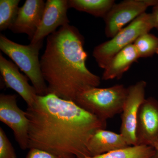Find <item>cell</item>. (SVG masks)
Returning a JSON list of instances; mask_svg holds the SVG:
<instances>
[{
  "instance_id": "cell-1",
  "label": "cell",
  "mask_w": 158,
  "mask_h": 158,
  "mask_svg": "<svg viewBox=\"0 0 158 158\" xmlns=\"http://www.w3.org/2000/svg\"><path fill=\"white\" fill-rule=\"evenodd\" d=\"M26 112L30 122L29 149L38 148L58 156H90V138L106 127V120L52 94L37 95Z\"/></svg>"
},
{
  "instance_id": "cell-2",
  "label": "cell",
  "mask_w": 158,
  "mask_h": 158,
  "mask_svg": "<svg viewBox=\"0 0 158 158\" xmlns=\"http://www.w3.org/2000/svg\"><path fill=\"white\" fill-rule=\"evenodd\" d=\"M84 40L79 30L69 24L47 37L40 63L48 94L75 102L83 91L100 85V77L86 66Z\"/></svg>"
},
{
  "instance_id": "cell-3",
  "label": "cell",
  "mask_w": 158,
  "mask_h": 158,
  "mask_svg": "<svg viewBox=\"0 0 158 158\" xmlns=\"http://www.w3.org/2000/svg\"><path fill=\"white\" fill-rule=\"evenodd\" d=\"M43 43L23 45L10 40L5 35H0V49L13 61L28 78L37 95L48 94L46 82L40 66L39 52Z\"/></svg>"
},
{
  "instance_id": "cell-4",
  "label": "cell",
  "mask_w": 158,
  "mask_h": 158,
  "mask_svg": "<svg viewBox=\"0 0 158 158\" xmlns=\"http://www.w3.org/2000/svg\"><path fill=\"white\" fill-rule=\"evenodd\" d=\"M127 95V88L116 85L106 88L94 87L83 91L75 102L98 118L106 120L122 113Z\"/></svg>"
},
{
  "instance_id": "cell-5",
  "label": "cell",
  "mask_w": 158,
  "mask_h": 158,
  "mask_svg": "<svg viewBox=\"0 0 158 158\" xmlns=\"http://www.w3.org/2000/svg\"><path fill=\"white\" fill-rule=\"evenodd\" d=\"M154 28L150 13L144 12L124 27L110 40L94 49L93 56L100 68L104 69L118 52L132 44L138 37Z\"/></svg>"
},
{
  "instance_id": "cell-6",
  "label": "cell",
  "mask_w": 158,
  "mask_h": 158,
  "mask_svg": "<svg viewBox=\"0 0 158 158\" xmlns=\"http://www.w3.org/2000/svg\"><path fill=\"white\" fill-rule=\"evenodd\" d=\"M15 94L0 95V120L13 131L15 139L23 150L29 149L30 122L26 111L17 104Z\"/></svg>"
},
{
  "instance_id": "cell-7",
  "label": "cell",
  "mask_w": 158,
  "mask_h": 158,
  "mask_svg": "<svg viewBox=\"0 0 158 158\" xmlns=\"http://www.w3.org/2000/svg\"><path fill=\"white\" fill-rule=\"evenodd\" d=\"M158 0H125L115 3L104 19L105 33L108 38H112L124 26L146 12L150 6H153Z\"/></svg>"
},
{
  "instance_id": "cell-8",
  "label": "cell",
  "mask_w": 158,
  "mask_h": 158,
  "mask_svg": "<svg viewBox=\"0 0 158 158\" xmlns=\"http://www.w3.org/2000/svg\"><path fill=\"white\" fill-rule=\"evenodd\" d=\"M147 83L140 81L127 88V95L121 117L120 133L128 144L137 145L136 129L137 118L140 106L145 99Z\"/></svg>"
},
{
  "instance_id": "cell-9",
  "label": "cell",
  "mask_w": 158,
  "mask_h": 158,
  "mask_svg": "<svg viewBox=\"0 0 158 158\" xmlns=\"http://www.w3.org/2000/svg\"><path fill=\"white\" fill-rule=\"evenodd\" d=\"M67 0H47L42 19L31 43H43L44 39L57 31L59 27L69 24Z\"/></svg>"
},
{
  "instance_id": "cell-10",
  "label": "cell",
  "mask_w": 158,
  "mask_h": 158,
  "mask_svg": "<svg viewBox=\"0 0 158 158\" xmlns=\"http://www.w3.org/2000/svg\"><path fill=\"white\" fill-rule=\"evenodd\" d=\"M137 145L152 146L158 139V101L145 98L138 112L136 129Z\"/></svg>"
},
{
  "instance_id": "cell-11",
  "label": "cell",
  "mask_w": 158,
  "mask_h": 158,
  "mask_svg": "<svg viewBox=\"0 0 158 158\" xmlns=\"http://www.w3.org/2000/svg\"><path fill=\"white\" fill-rule=\"evenodd\" d=\"M19 69L14 62L0 54V73L5 86L15 90L22 98L27 106H31L37 98V92L29 84L28 78L21 73Z\"/></svg>"
},
{
  "instance_id": "cell-12",
  "label": "cell",
  "mask_w": 158,
  "mask_h": 158,
  "mask_svg": "<svg viewBox=\"0 0 158 158\" xmlns=\"http://www.w3.org/2000/svg\"><path fill=\"white\" fill-rule=\"evenodd\" d=\"M45 5L43 0H26L9 30L15 34H27L31 41L41 22Z\"/></svg>"
},
{
  "instance_id": "cell-13",
  "label": "cell",
  "mask_w": 158,
  "mask_h": 158,
  "mask_svg": "<svg viewBox=\"0 0 158 158\" xmlns=\"http://www.w3.org/2000/svg\"><path fill=\"white\" fill-rule=\"evenodd\" d=\"M130 146L120 134L101 129L91 136L88 146L90 156L99 155Z\"/></svg>"
},
{
  "instance_id": "cell-14",
  "label": "cell",
  "mask_w": 158,
  "mask_h": 158,
  "mask_svg": "<svg viewBox=\"0 0 158 158\" xmlns=\"http://www.w3.org/2000/svg\"><path fill=\"white\" fill-rule=\"evenodd\" d=\"M140 59L134 44H130L113 57L104 69L102 80L104 81L121 78L134 62Z\"/></svg>"
},
{
  "instance_id": "cell-15",
  "label": "cell",
  "mask_w": 158,
  "mask_h": 158,
  "mask_svg": "<svg viewBox=\"0 0 158 158\" xmlns=\"http://www.w3.org/2000/svg\"><path fill=\"white\" fill-rule=\"evenodd\" d=\"M68 3L69 8L103 19L116 3L114 0H69Z\"/></svg>"
},
{
  "instance_id": "cell-16",
  "label": "cell",
  "mask_w": 158,
  "mask_h": 158,
  "mask_svg": "<svg viewBox=\"0 0 158 158\" xmlns=\"http://www.w3.org/2000/svg\"><path fill=\"white\" fill-rule=\"evenodd\" d=\"M156 151L151 146L145 145H131L94 156L77 158H150Z\"/></svg>"
},
{
  "instance_id": "cell-17",
  "label": "cell",
  "mask_w": 158,
  "mask_h": 158,
  "mask_svg": "<svg viewBox=\"0 0 158 158\" xmlns=\"http://www.w3.org/2000/svg\"><path fill=\"white\" fill-rule=\"evenodd\" d=\"M140 58L151 57L158 55V37L150 33H144L133 43Z\"/></svg>"
},
{
  "instance_id": "cell-18",
  "label": "cell",
  "mask_w": 158,
  "mask_h": 158,
  "mask_svg": "<svg viewBox=\"0 0 158 158\" xmlns=\"http://www.w3.org/2000/svg\"><path fill=\"white\" fill-rule=\"evenodd\" d=\"M20 2V0L0 1V31L11 27L17 16Z\"/></svg>"
},
{
  "instance_id": "cell-19",
  "label": "cell",
  "mask_w": 158,
  "mask_h": 158,
  "mask_svg": "<svg viewBox=\"0 0 158 158\" xmlns=\"http://www.w3.org/2000/svg\"><path fill=\"white\" fill-rule=\"evenodd\" d=\"M0 158H17L14 148L2 127H0Z\"/></svg>"
},
{
  "instance_id": "cell-20",
  "label": "cell",
  "mask_w": 158,
  "mask_h": 158,
  "mask_svg": "<svg viewBox=\"0 0 158 158\" xmlns=\"http://www.w3.org/2000/svg\"><path fill=\"white\" fill-rule=\"evenodd\" d=\"M26 158H59L56 155L36 148H30Z\"/></svg>"
},
{
  "instance_id": "cell-21",
  "label": "cell",
  "mask_w": 158,
  "mask_h": 158,
  "mask_svg": "<svg viewBox=\"0 0 158 158\" xmlns=\"http://www.w3.org/2000/svg\"><path fill=\"white\" fill-rule=\"evenodd\" d=\"M154 28L158 30V0L155 5L153 6L152 13H150Z\"/></svg>"
},
{
  "instance_id": "cell-22",
  "label": "cell",
  "mask_w": 158,
  "mask_h": 158,
  "mask_svg": "<svg viewBox=\"0 0 158 158\" xmlns=\"http://www.w3.org/2000/svg\"><path fill=\"white\" fill-rule=\"evenodd\" d=\"M152 147L154 148L156 152L157 153L158 155V139L154 143V144H152Z\"/></svg>"
},
{
  "instance_id": "cell-23",
  "label": "cell",
  "mask_w": 158,
  "mask_h": 158,
  "mask_svg": "<svg viewBox=\"0 0 158 158\" xmlns=\"http://www.w3.org/2000/svg\"><path fill=\"white\" fill-rule=\"evenodd\" d=\"M59 158H77V157L73 156H63L60 157Z\"/></svg>"
},
{
  "instance_id": "cell-24",
  "label": "cell",
  "mask_w": 158,
  "mask_h": 158,
  "mask_svg": "<svg viewBox=\"0 0 158 158\" xmlns=\"http://www.w3.org/2000/svg\"><path fill=\"white\" fill-rule=\"evenodd\" d=\"M150 158H158V155L157 154V153L156 152V154Z\"/></svg>"
}]
</instances>
